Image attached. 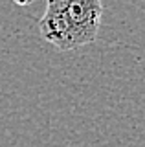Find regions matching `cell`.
<instances>
[{
  "mask_svg": "<svg viewBox=\"0 0 145 147\" xmlns=\"http://www.w3.org/2000/svg\"><path fill=\"white\" fill-rule=\"evenodd\" d=\"M52 2L59 6L68 24L72 26L77 48L92 44L97 39L103 15L101 0H52Z\"/></svg>",
  "mask_w": 145,
  "mask_h": 147,
  "instance_id": "6da1fadb",
  "label": "cell"
},
{
  "mask_svg": "<svg viewBox=\"0 0 145 147\" xmlns=\"http://www.w3.org/2000/svg\"><path fill=\"white\" fill-rule=\"evenodd\" d=\"M13 2H15L17 6H30V4H33L35 0H13Z\"/></svg>",
  "mask_w": 145,
  "mask_h": 147,
  "instance_id": "3957f363",
  "label": "cell"
},
{
  "mask_svg": "<svg viewBox=\"0 0 145 147\" xmlns=\"http://www.w3.org/2000/svg\"><path fill=\"white\" fill-rule=\"evenodd\" d=\"M39 30H40V35L50 44L55 46L57 50H61V52H68V50L77 48L72 26L68 24L66 17L62 15L59 6L53 4L52 0H48L46 11H44L42 18L39 20Z\"/></svg>",
  "mask_w": 145,
  "mask_h": 147,
  "instance_id": "7a4b0ae2",
  "label": "cell"
}]
</instances>
